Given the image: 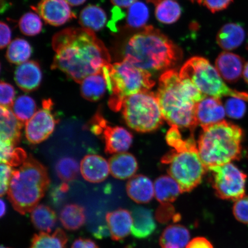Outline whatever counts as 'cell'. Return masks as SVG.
Wrapping results in <instances>:
<instances>
[{
	"label": "cell",
	"mask_w": 248,
	"mask_h": 248,
	"mask_svg": "<svg viewBox=\"0 0 248 248\" xmlns=\"http://www.w3.org/2000/svg\"><path fill=\"white\" fill-rule=\"evenodd\" d=\"M52 46L55 54L51 69L62 71L77 83L110 63L103 42L94 31L84 28H69L56 33Z\"/></svg>",
	"instance_id": "cell-1"
},
{
	"label": "cell",
	"mask_w": 248,
	"mask_h": 248,
	"mask_svg": "<svg viewBox=\"0 0 248 248\" xmlns=\"http://www.w3.org/2000/svg\"><path fill=\"white\" fill-rule=\"evenodd\" d=\"M156 94L164 119L170 126L188 128L193 132L198 125L197 105L207 96L174 70H167L161 76Z\"/></svg>",
	"instance_id": "cell-2"
},
{
	"label": "cell",
	"mask_w": 248,
	"mask_h": 248,
	"mask_svg": "<svg viewBox=\"0 0 248 248\" xmlns=\"http://www.w3.org/2000/svg\"><path fill=\"white\" fill-rule=\"evenodd\" d=\"M181 56V51L168 37L147 26L129 40L124 60L151 73L175 66Z\"/></svg>",
	"instance_id": "cell-3"
},
{
	"label": "cell",
	"mask_w": 248,
	"mask_h": 248,
	"mask_svg": "<svg viewBox=\"0 0 248 248\" xmlns=\"http://www.w3.org/2000/svg\"><path fill=\"white\" fill-rule=\"evenodd\" d=\"M244 133L240 127L225 120L202 128L198 151L207 169L239 160Z\"/></svg>",
	"instance_id": "cell-4"
},
{
	"label": "cell",
	"mask_w": 248,
	"mask_h": 248,
	"mask_svg": "<svg viewBox=\"0 0 248 248\" xmlns=\"http://www.w3.org/2000/svg\"><path fill=\"white\" fill-rule=\"evenodd\" d=\"M46 167L32 156L12 173L8 196L15 210L26 215L32 212L44 197L49 185Z\"/></svg>",
	"instance_id": "cell-5"
},
{
	"label": "cell",
	"mask_w": 248,
	"mask_h": 248,
	"mask_svg": "<svg viewBox=\"0 0 248 248\" xmlns=\"http://www.w3.org/2000/svg\"><path fill=\"white\" fill-rule=\"evenodd\" d=\"M161 162L169 164L168 173L178 183L182 193L197 187L208 170L201 159L193 134L173 147Z\"/></svg>",
	"instance_id": "cell-6"
},
{
	"label": "cell",
	"mask_w": 248,
	"mask_h": 248,
	"mask_svg": "<svg viewBox=\"0 0 248 248\" xmlns=\"http://www.w3.org/2000/svg\"><path fill=\"white\" fill-rule=\"evenodd\" d=\"M110 80V98L108 105L111 110L122 109L124 101L132 95L149 91L155 85L150 72L140 69L129 62L108 64Z\"/></svg>",
	"instance_id": "cell-7"
},
{
	"label": "cell",
	"mask_w": 248,
	"mask_h": 248,
	"mask_svg": "<svg viewBox=\"0 0 248 248\" xmlns=\"http://www.w3.org/2000/svg\"><path fill=\"white\" fill-rule=\"evenodd\" d=\"M183 78L190 80L198 89L208 97L221 98L231 96L248 100V94L229 88L216 68L206 59L195 57L184 64L179 72Z\"/></svg>",
	"instance_id": "cell-8"
},
{
	"label": "cell",
	"mask_w": 248,
	"mask_h": 248,
	"mask_svg": "<svg viewBox=\"0 0 248 248\" xmlns=\"http://www.w3.org/2000/svg\"><path fill=\"white\" fill-rule=\"evenodd\" d=\"M122 110L127 125L139 132L154 131L164 120L156 94L150 91L129 96L124 101Z\"/></svg>",
	"instance_id": "cell-9"
},
{
	"label": "cell",
	"mask_w": 248,
	"mask_h": 248,
	"mask_svg": "<svg viewBox=\"0 0 248 248\" xmlns=\"http://www.w3.org/2000/svg\"><path fill=\"white\" fill-rule=\"evenodd\" d=\"M208 170L217 197L222 200L236 201L246 195L247 175L233 164L211 167Z\"/></svg>",
	"instance_id": "cell-10"
},
{
	"label": "cell",
	"mask_w": 248,
	"mask_h": 248,
	"mask_svg": "<svg viewBox=\"0 0 248 248\" xmlns=\"http://www.w3.org/2000/svg\"><path fill=\"white\" fill-rule=\"evenodd\" d=\"M89 126V129L94 135L102 136L107 154L124 153L131 147L133 141L131 133L123 127L108 125L100 110L92 117Z\"/></svg>",
	"instance_id": "cell-11"
},
{
	"label": "cell",
	"mask_w": 248,
	"mask_h": 248,
	"mask_svg": "<svg viewBox=\"0 0 248 248\" xmlns=\"http://www.w3.org/2000/svg\"><path fill=\"white\" fill-rule=\"evenodd\" d=\"M53 106L51 99L43 100L42 108L26 123L25 132L31 144H39L53 133L58 121L52 113Z\"/></svg>",
	"instance_id": "cell-12"
},
{
	"label": "cell",
	"mask_w": 248,
	"mask_h": 248,
	"mask_svg": "<svg viewBox=\"0 0 248 248\" xmlns=\"http://www.w3.org/2000/svg\"><path fill=\"white\" fill-rule=\"evenodd\" d=\"M32 8L46 23L53 26H62L76 17L65 0H41Z\"/></svg>",
	"instance_id": "cell-13"
},
{
	"label": "cell",
	"mask_w": 248,
	"mask_h": 248,
	"mask_svg": "<svg viewBox=\"0 0 248 248\" xmlns=\"http://www.w3.org/2000/svg\"><path fill=\"white\" fill-rule=\"evenodd\" d=\"M226 111L221 98L206 97L197 105L195 116L202 128L224 120Z\"/></svg>",
	"instance_id": "cell-14"
},
{
	"label": "cell",
	"mask_w": 248,
	"mask_h": 248,
	"mask_svg": "<svg viewBox=\"0 0 248 248\" xmlns=\"http://www.w3.org/2000/svg\"><path fill=\"white\" fill-rule=\"evenodd\" d=\"M245 62L240 56L232 52H221L216 61V68L225 81L233 83L241 78L245 66Z\"/></svg>",
	"instance_id": "cell-15"
},
{
	"label": "cell",
	"mask_w": 248,
	"mask_h": 248,
	"mask_svg": "<svg viewBox=\"0 0 248 248\" xmlns=\"http://www.w3.org/2000/svg\"><path fill=\"white\" fill-rule=\"evenodd\" d=\"M80 170L86 181L98 184L108 178L110 172L109 164L106 159L99 155H88L80 162Z\"/></svg>",
	"instance_id": "cell-16"
},
{
	"label": "cell",
	"mask_w": 248,
	"mask_h": 248,
	"mask_svg": "<svg viewBox=\"0 0 248 248\" xmlns=\"http://www.w3.org/2000/svg\"><path fill=\"white\" fill-rule=\"evenodd\" d=\"M42 80V72L38 62L27 61L21 64L15 72V80L17 85L26 92L35 91Z\"/></svg>",
	"instance_id": "cell-17"
},
{
	"label": "cell",
	"mask_w": 248,
	"mask_h": 248,
	"mask_svg": "<svg viewBox=\"0 0 248 248\" xmlns=\"http://www.w3.org/2000/svg\"><path fill=\"white\" fill-rule=\"evenodd\" d=\"M106 220L113 240H123L131 232L133 218L128 210L119 209L108 213Z\"/></svg>",
	"instance_id": "cell-18"
},
{
	"label": "cell",
	"mask_w": 248,
	"mask_h": 248,
	"mask_svg": "<svg viewBox=\"0 0 248 248\" xmlns=\"http://www.w3.org/2000/svg\"><path fill=\"white\" fill-rule=\"evenodd\" d=\"M24 124L15 115L11 108L1 106L0 108V138L16 145L21 138Z\"/></svg>",
	"instance_id": "cell-19"
},
{
	"label": "cell",
	"mask_w": 248,
	"mask_h": 248,
	"mask_svg": "<svg viewBox=\"0 0 248 248\" xmlns=\"http://www.w3.org/2000/svg\"><path fill=\"white\" fill-rule=\"evenodd\" d=\"M126 192L135 202L147 203L154 197V184L147 176L134 175L127 183Z\"/></svg>",
	"instance_id": "cell-20"
},
{
	"label": "cell",
	"mask_w": 248,
	"mask_h": 248,
	"mask_svg": "<svg viewBox=\"0 0 248 248\" xmlns=\"http://www.w3.org/2000/svg\"><path fill=\"white\" fill-rule=\"evenodd\" d=\"M108 164L111 175L118 179L131 178L138 169L135 156L125 152L114 155L108 160Z\"/></svg>",
	"instance_id": "cell-21"
},
{
	"label": "cell",
	"mask_w": 248,
	"mask_h": 248,
	"mask_svg": "<svg viewBox=\"0 0 248 248\" xmlns=\"http://www.w3.org/2000/svg\"><path fill=\"white\" fill-rule=\"evenodd\" d=\"M133 225L131 233L141 239L150 236L156 228L151 210L142 207H136L131 212Z\"/></svg>",
	"instance_id": "cell-22"
},
{
	"label": "cell",
	"mask_w": 248,
	"mask_h": 248,
	"mask_svg": "<svg viewBox=\"0 0 248 248\" xmlns=\"http://www.w3.org/2000/svg\"><path fill=\"white\" fill-rule=\"evenodd\" d=\"M107 89V80L103 69L100 72L87 77L80 83L82 97L90 101L100 100Z\"/></svg>",
	"instance_id": "cell-23"
},
{
	"label": "cell",
	"mask_w": 248,
	"mask_h": 248,
	"mask_svg": "<svg viewBox=\"0 0 248 248\" xmlns=\"http://www.w3.org/2000/svg\"><path fill=\"white\" fill-rule=\"evenodd\" d=\"M245 37L246 32L240 24L228 23L219 31L217 35V42L224 50L231 51L241 45Z\"/></svg>",
	"instance_id": "cell-24"
},
{
	"label": "cell",
	"mask_w": 248,
	"mask_h": 248,
	"mask_svg": "<svg viewBox=\"0 0 248 248\" xmlns=\"http://www.w3.org/2000/svg\"><path fill=\"white\" fill-rule=\"evenodd\" d=\"M155 196L159 202L170 203L174 202L182 193L181 187L171 176L163 175L154 183Z\"/></svg>",
	"instance_id": "cell-25"
},
{
	"label": "cell",
	"mask_w": 248,
	"mask_h": 248,
	"mask_svg": "<svg viewBox=\"0 0 248 248\" xmlns=\"http://www.w3.org/2000/svg\"><path fill=\"white\" fill-rule=\"evenodd\" d=\"M188 229L181 225H172L164 231L160 239L162 248H185L190 240Z\"/></svg>",
	"instance_id": "cell-26"
},
{
	"label": "cell",
	"mask_w": 248,
	"mask_h": 248,
	"mask_svg": "<svg viewBox=\"0 0 248 248\" xmlns=\"http://www.w3.org/2000/svg\"><path fill=\"white\" fill-rule=\"evenodd\" d=\"M107 20V14L103 9L97 5H89L80 12L79 23L84 29L98 31L103 29Z\"/></svg>",
	"instance_id": "cell-27"
},
{
	"label": "cell",
	"mask_w": 248,
	"mask_h": 248,
	"mask_svg": "<svg viewBox=\"0 0 248 248\" xmlns=\"http://www.w3.org/2000/svg\"><path fill=\"white\" fill-rule=\"evenodd\" d=\"M60 220L63 227L69 231H77L86 221L85 209L77 204H68L60 213Z\"/></svg>",
	"instance_id": "cell-28"
},
{
	"label": "cell",
	"mask_w": 248,
	"mask_h": 248,
	"mask_svg": "<svg viewBox=\"0 0 248 248\" xmlns=\"http://www.w3.org/2000/svg\"><path fill=\"white\" fill-rule=\"evenodd\" d=\"M31 218L36 229L48 233L53 229L57 221L54 211L45 204L36 206L31 212Z\"/></svg>",
	"instance_id": "cell-29"
},
{
	"label": "cell",
	"mask_w": 248,
	"mask_h": 248,
	"mask_svg": "<svg viewBox=\"0 0 248 248\" xmlns=\"http://www.w3.org/2000/svg\"><path fill=\"white\" fill-rule=\"evenodd\" d=\"M67 240L64 232L58 228L52 234L42 232L34 235L30 248H65Z\"/></svg>",
	"instance_id": "cell-30"
},
{
	"label": "cell",
	"mask_w": 248,
	"mask_h": 248,
	"mask_svg": "<svg viewBox=\"0 0 248 248\" xmlns=\"http://www.w3.org/2000/svg\"><path fill=\"white\" fill-rule=\"evenodd\" d=\"M32 49L27 40L17 38L8 46L6 58L12 64H21L29 60Z\"/></svg>",
	"instance_id": "cell-31"
},
{
	"label": "cell",
	"mask_w": 248,
	"mask_h": 248,
	"mask_svg": "<svg viewBox=\"0 0 248 248\" xmlns=\"http://www.w3.org/2000/svg\"><path fill=\"white\" fill-rule=\"evenodd\" d=\"M27 155L21 148L16 147L11 141H0V160L1 163L8 164L11 167H16L23 164L27 159Z\"/></svg>",
	"instance_id": "cell-32"
},
{
	"label": "cell",
	"mask_w": 248,
	"mask_h": 248,
	"mask_svg": "<svg viewBox=\"0 0 248 248\" xmlns=\"http://www.w3.org/2000/svg\"><path fill=\"white\" fill-rule=\"evenodd\" d=\"M182 14V8L173 0H162L156 5L155 15L158 21L170 24L177 21Z\"/></svg>",
	"instance_id": "cell-33"
},
{
	"label": "cell",
	"mask_w": 248,
	"mask_h": 248,
	"mask_svg": "<svg viewBox=\"0 0 248 248\" xmlns=\"http://www.w3.org/2000/svg\"><path fill=\"white\" fill-rule=\"evenodd\" d=\"M11 108L16 117L23 124H26L36 112L35 101L27 95H20L16 99Z\"/></svg>",
	"instance_id": "cell-34"
},
{
	"label": "cell",
	"mask_w": 248,
	"mask_h": 248,
	"mask_svg": "<svg viewBox=\"0 0 248 248\" xmlns=\"http://www.w3.org/2000/svg\"><path fill=\"white\" fill-rule=\"evenodd\" d=\"M149 15V9L144 3L136 1L129 7L127 24L131 28L138 29L144 27L147 23Z\"/></svg>",
	"instance_id": "cell-35"
},
{
	"label": "cell",
	"mask_w": 248,
	"mask_h": 248,
	"mask_svg": "<svg viewBox=\"0 0 248 248\" xmlns=\"http://www.w3.org/2000/svg\"><path fill=\"white\" fill-rule=\"evenodd\" d=\"M58 177L64 182L74 181L77 178L79 166L77 161L72 157H63L58 161L55 167Z\"/></svg>",
	"instance_id": "cell-36"
},
{
	"label": "cell",
	"mask_w": 248,
	"mask_h": 248,
	"mask_svg": "<svg viewBox=\"0 0 248 248\" xmlns=\"http://www.w3.org/2000/svg\"><path fill=\"white\" fill-rule=\"evenodd\" d=\"M18 26L24 35L33 36L41 32L43 23L39 15L30 12L20 18Z\"/></svg>",
	"instance_id": "cell-37"
},
{
	"label": "cell",
	"mask_w": 248,
	"mask_h": 248,
	"mask_svg": "<svg viewBox=\"0 0 248 248\" xmlns=\"http://www.w3.org/2000/svg\"><path fill=\"white\" fill-rule=\"evenodd\" d=\"M225 111L227 115L232 119H240L246 112V105L242 99L233 97L226 102Z\"/></svg>",
	"instance_id": "cell-38"
},
{
	"label": "cell",
	"mask_w": 248,
	"mask_h": 248,
	"mask_svg": "<svg viewBox=\"0 0 248 248\" xmlns=\"http://www.w3.org/2000/svg\"><path fill=\"white\" fill-rule=\"evenodd\" d=\"M232 213L238 221L248 224V195L235 201Z\"/></svg>",
	"instance_id": "cell-39"
},
{
	"label": "cell",
	"mask_w": 248,
	"mask_h": 248,
	"mask_svg": "<svg viewBox=\"0 0 248 248\" xmlns=\"http://www.w3.org/2000/svg\"><path fill=\"white\" fill-rule=\"evenodd\" d=\"M0 90L1 106L11 108L14 102L16 93L14 87L7 82L1 81Z\"/></svg>",
	"instance_id": "cell-40"
},
{
	"label": "cell",
	"mask_w": 248,
	"mask_h": 248,
	"mask_svg": "<svg viewBox=\"0 0 248 248\" xmlns=\"http://www.w3.org/2000/svg\"><path fill=\"white\" fill-rule=\"evenodd\" d=\"M178 216L176 215L174 207L170 203H162L156 212V218L162 224L169 222L171 218L176 221Z\"/></svg>",
	"instance_id": "cell-41"
},
{
	"label": "cell",
	"mask_w": 248,
	"mask_h": 248,
	"mask_svg": "<svg viewBox=\"0 0 248 248\" xmlns=\"http://www.w3.org/2000/svg\"><path fill=\"white\" fill-rule=\"evenodd\" d=\"M1 182H0V194L2 197L8 193L10 185L12 173L14 170L8 164L1 163Z\"/></svg>",
	"instance_id": "cell-42"
},
{
	"label": "cell",
	"mask_w": 248,
	"mask_h": 248,
	"mask_svg": "<svg viewBox=\"0 0 248 248\" xmlns=\"http://www.w3.org/2000/svg\"><path fill=\"white\" fill-rule=\"evenodd\" d=\"M233 0H203V4L212 13L224 10Z\"/></svg>",
	"instance_id": "cell-43"
},
{
	"label": "cell",
	"mask_w": 248,
	"mask_h": 248,
	"mask_svg": "<svg viewBox=\"0 0 248 248\" xmlns=\"http://www.w3.org/2000/svg\"><path fill=\"white\" fill-rule=\"evenodd\" d=\"M12 32L8 25L4 22L0 23V47L4 48L11 43Z\"/></svg>",
	"instance_id": "cell-44"
},
{
	"label": "cell",
	"mask_w": 248,
	"mask_h": 248,
	"mask_svg": "<svg viewBox=\"0 0 248 248\" xmlns=\"http://www.w3.org/2000/svg\"><path fill=\"white\" fill-rule=\"evenodd\" d=\"M69 190V186L66 182L56 187L51 191V196L52 201L55 203H60L63 199L64 194H66Z\"/></svg>",
	"instance_id": "cell-45"
},
{
	"label": "cell",
	"mask_w": 248,
	"mask_h": 248,
	"mask_svg": "<svg viewBox=\"0 0 248 248\" xmlns=\"http://www.w3.org/2000/svg\"><path fill=\"white\" fill-rule=\"evenodd\" d=\"M186 248H213L210 242L204 237H196L188 243Z\"/></svg>",
	"instance_id": "cell-46"
},
{
	"label": "cell",
	"mask_w": 248,
	"mask_h": 248,
	"mask_svg": "<svg viewBox=\"0 0 248 248\" xmlns=\"http://www.w3.org/2000/svg\"><path fill=\"white\" fill-rule=\"evenodd\" d=\"M71 248H99L94 241L87 238H79L74 242Z\"/></svg>",
	"instance_id": "cell-47"
},
{
	"label": "cell",
	"mask_w": 248,
	"mask_h": 248,
	"mask_svg": "<svg viewBox=\"0 0 248 248\" xmlns=\"http://www.w3.org/2000/svg\"><path fill=\"white\" fill-rule=\"evenodd\" d=\"M111 3L119 7L128 8L137 1V0H110Z\"/></svg>",
	"instance_id": "cell-48"
},
{
	"label": "cell",
	"mask_w": 248,
	"mask_h": 248,
	"mask_svg": "<svg viewBox=\"0 0 248 248\" xmlns=\"http://www.w3.org/2000/svg\"><path fill=\"white\" fill-rule=\"evenodd\" d=\"M108 234H110V232L108 226H102L98 228V231L95 232L94 235L95 238L101 239L102 238L108 237Z\"/></svg>",
	"instance_id": "cell-49"
},
{
	"label": "cell",
	"mask_w": 248,
	"mask_h": 248,
	"mask_svg": "<svg viewBox=\"0 0 248 248\" xmlns=\"http://www.w3.org/2000/svg\"><path fill=\"white\" fill-rule=\"evenodd\" d=\"M71 6H79L85 3L86 0H65Z\"/></svg>",
	"instance_id": "cell-50"
},
{
	"label": "cell",
	"mask_w": 248,
	"mask_h": 248,
	"mask_svg": "<svg viewBox=\"0 0 248 248\" xmlns=\"http://www.w3.org/2000/svg\"><path fill=\"white\" fill-rule=\"evenodd\" d=\"M243 77L245 81L248 84V62H247L245 64L244 71H243Z\"/></svg>",
	"instance_id": "cell-51"
},
{
	"label": "cell",
	"mask_w": 248,
	"mask_h": 248,
	"mask_svg": "<svg viewBox=\"0 0 248 248\" xmlns=\"http://www.w3.org/2000/svg\"><path fill=\"white\" fill-rule=\"evenodd\" d=\"M6 204L5 202L2 199L1 200V217H2L5 215L6 213Z\"/></svg>",
	"instance_id": "cell-52"
},
{
	"label": "cell",
	"mask_w": 248,
	"mask_h": 248,
	"mask_svg": "<svg viewBox=\"0 0 248 248\" xmlns=\"http://www.w3.org/2000/svg\"><path fill=\"white\" fill-rule=\"evenodd\" d=\"M191 1L193 2H197L198 4H201L202 3H203V0H191Z\"/></svg>",
	"instance_id": "cell-53"
},
{
	"label": "cell",
	"mask_w": 248,
	"mask_h": 248,
	"mask_svg": "<svg viewBox=\"0 0 248 248\" xmlns=\"http://www.w3.org/2000/svg\"><path fill=\"white\" fill-rule=\"evenodd\" d=\"M1 248H6V247H4V246H2L1 247Z\"/></svg>",
	"instance_id": "cell-54"
},
{
	"label": "cell",
	"mask_w": 248,
	"mask_h": 248,
	"mask_svg": "<svg viewBox=\"0 0 248 248\" xmlns=\"http://www.w3.org/2000/svg\"><path fill=\"white\" fill-rule=\"evenodd\" d=\"M247 49H248V44H247Z\"/></svg>",
	"instance_id": "cell-55"
}]
</instances>
